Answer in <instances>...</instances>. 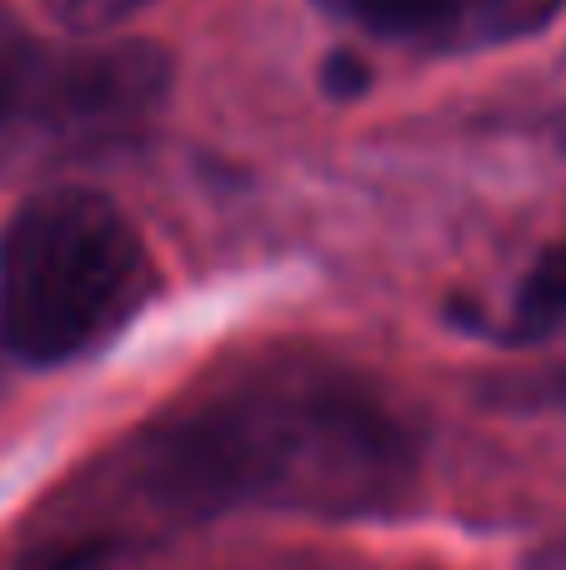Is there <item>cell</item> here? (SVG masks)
Wrapping results in <instances>:
<instances>
[{"instance_id": "obj_1", "label": "cell", "mask_w": 566, "mask_h": 570, "mask_svg": "<svg viewBox=\"0 0 566 570\" xmlns=\"http://www.w3.org/2000/svg\"><path fill=\"white\" fill-rule=\"evenodd\" d=\"M417 471L407 415L361 375L281 361L130 435L80 495L70 535L170 531L226 511L351 521L397 505Z\"/></svg>"}, {"instance_id": "obj_2", "label": "cell", "mask_w": 566, "mask_h": 570, "mask_svg": "<svg viewBox=\"0 0 566 570\" xmlns=\"http://www.w3.org/2000/svg\"><path fill=\"white\" fill-rule=\"evenodd\" d=\"M156 295L130 216L100 190L30 196L0 236V341L30 365H66L116 341Z\"/></svg>"}, {"instance_id": "obj_3", "label": "cell", "mask_w": 566, "mask_h": 570, "mask_svg": "<svg viewBox=\"0 0 566 570\" xmlns=\"http://www.w3.org/2000/svg\"><path fill=\"white\" fill-rule=\"evenodd\" d=\"M170 86V66L156 46L116 40V46L60 50L50 70V90L40 106L36 136L60 146H106L156 116Z\"/></svg>"}, {"instance_id": "obj_4", "label": "cell", "mask_w": 566, "mask_h": 570, "mask_svg": "<svg viewBox=\"0 0 566 570\" xmlns=\"http://www.w3.org/2000/svg\"><path fill=\"white\" fill-rule=\"evenodd\" d=\"M326 16L421 56H471L547 30L566 0H316Z\"/></svg>"}, {"instance_id": "obj_5", "label": "cell", "mask_w": 566, "mask_h": 570, "mask_svg": "<svg viewBox=\"0 0 566 570\" xmlns=\"http://www.w3.org/2000/svg\"><path fill=\"white\" fill-rule=\"evenodd\" d=\"M56 56L60 50L40 46V40L30 36L26 20L0 0V130H10V126L36 130Z\"/></svg>"}, {"instance_id": "obj_6", "label": "cell", "mask_w": 566, "mask_h": 570, "mask_svg": "<svg viewBox=\"0 0 566 570\" xmlns=\"http://www.w3.org/2000/svg\"><path fill=\"white\" fill-rule=\"evenodd\" d=\"M566 315V240L552 246L547 256L531 266L527 285H521L517 305H511V331L517 335H541Z\"/></svg>"}, {"instance_id": "obj_7", "label": "cell", "mask_w": 566, "mask_h": 570, "mask_svg": "<svg viewBox=\"0 0 566 570\" xmlns=\"http://www.w3.org/2000/svg\"><path fill=\"white\" fill-rule=\"evenodd\" d=\"M150 0H46L50 20L76 36H100V30H116L126 26L136 10H146Z\"/></svg>"}, {"instance_id": "obj_8", "label": "cell", "mask_w": 566, "mask_h": 570, "mask_svg": "<svg viewBox=\"0 0 566 570\" xmlns=\"http://www.w3.org/2000/svg\"><path fill=\"white\" fill-rule=\"evenodd\" d=\"M16 570H110V551L90 535H56V541L36 546Z\"/></svg>"}, {"instance_id": "obj_9", "label": "cell", "mask_w": 566, "mask_h": 570, "mask_svg": "<svg viewBox=\"0 0 566 570\" xmlns=\"http://www.w3.org/2000/svg\"><path fill=\"white\" fill-rule=\"evenodd\" d=\"M326 70H331L326 86H336V90H357V86H361V80H357V76H361V66H351V60H331Z\"/></svg>"}]
</instances>
